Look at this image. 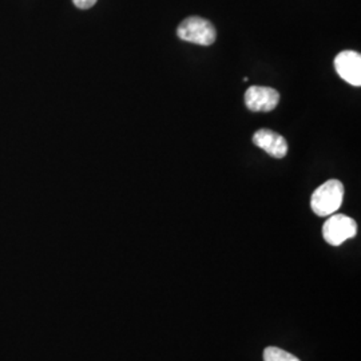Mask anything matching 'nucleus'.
<instances>
[{
  "label": "nucleus",
  "instance_id": "1",
  "mask_svg": "<svg viewBox=\"0 0 361 361\" xmlns=\"http://www.w3.org/2000/svg\"><path fill=\"white\" fill-rule=\"evenodd\" d=\"M344 200V185L337 180H326L314 190L310 198L312 210L320 216L328 217L335 214Z\"/></svg>",
  "mask_w": 361,
  "mask_h": 361
},
{
  "label": "nucleus",
  "instance_id": "2",
  "mask_svg": "<svg viewBox=\"0 0 361 361\" xmlns=\"http://www.w3.org/2000/svg\"><path fill=\"white\" fill-rule=\"evenodd\" d=\"M177 35L182 40L194 44L212 46L217 38V31L207 19L200 16H190L178 26Z\"/></svg>",
  "mask_w": 361,
  "mask_h": 361
},
{
  "label": "nucleus",
  "instance_id": "3",
  "mask_svg": "<svg viewBox=\"0 0 361 361\" xmlns=\"http://www.w3.org/2000/svg\"><path fill=\"white\" fill-rule=\"evenodd\" d=\"M357 234V224L344 214H332L323 226L324 240L329 245L338 246Z\"/></svg>",
  "mask_w": 361,
  "mask_h": 361
},
{
  "label": "nucleus",
  "instance_id": "4",
  "mask_svg": "<svg viewBox=\"0 0 361 361\" xmlns=\"http://www.w3.org/2000/svg\"><path fill=\"white\" fill-rule=\"evenodd\" d=\"M279 102H280L279 91L271 87L252 86L246 90L245 104L250 111L268 113L274 110Z\"/></svg>",
  "mask_w": 361,
  "mask_h": 361
},
{
  "label": "nucleus",
  "instance_id": "5",
  "mask_svg": "<svg viewBox=\"0 0 361 361\" xmlns=\"http://www.w3.org/2000/svg\"><path fill=\"white\" fill-rule=\"evenodd\" d=\"M335 68L337 74L349 85L361 86V55L359 52H340L335 58Z\"/></svg>",
  "mask_w": 361,
  "mask_h": 361
},
{
  "label": "nucleus",
  "instance_id": "6",
  "mask_svg": "<svg viewBox=\"0 0 361 361\" xmlns=\"http://www.w3.org/2000/svg\"><path fill=\"white\" fill-rule=\"evenodd\" d=\"M253 143L274 158H284L288 153V142L281 134L268 129L258 130L253 135Z\"/></svg>",
  "mask_w": 361,
  "mask_h": 361
},
{
  "label": "nucleus",
  "instance_id": "7",
  "mask_svg": "<svg viewBox=\"0 0 361 361\" xmlns=\"http://www.w3.org/2000/svg\"><path fill=\"white\" fill-rule=\"evenodd\" d=\"M264 361H300L295 355L277 347H268L264 350Z\"/></svg>",
  "mask_w": 361,
  "mask_h": 361
},
{
  "label": "nucleus",
  "instance_id": "8",
  "mask_svg": "<svg viewBox=\"0 0 361 361\" xmlns=\"http://www.w3.org/2000/svg\"><path fill=\"white\" fill-rule=\"evenodd\" d=\"M98 0H73V3L75 4V7L80 10H89L92 6H95Z\"/></svg>",
  "mask_w": 361,
  "mask_h": 361
}]
</instances>
